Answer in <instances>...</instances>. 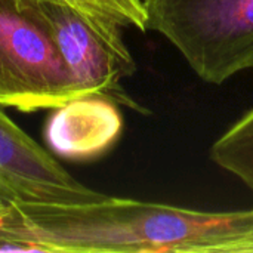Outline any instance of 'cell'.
Segmentation results:
<instances>
[{
    "mask_svg": "<svg viewBox=\"0 0 253 253\" xmlns=\"http://www.w3.org/2000/svg\"><path fill=\"white\" fill-rule=\"evenodd\" d=\"M253 253V209L203 212L117 199L6 203L0 253Z\"/></svg>",
    "mask_w": 253,
    "mask_h": 253,
    "instance_id": "6da1fadb",
    "label": "cell"
},
{
    "mask_svg": "<svg viewBox=\"0 0 253 253\" xmlns=\"http://www.w3.org/2000/svg\"><path fill=\"white\" fill-rule=\"evenodd\" d=\"M145 28L165 36L205 82L253 68V0H142Z\"/></svg>",
    "mask_w": 253,
    "mask_h": 253,
    "instance_id": "7a4b0ae2",
    "label": "cell"
},
{
    "mask_svg": "<svg viewBox=\"0 0 253 253\" xmlns=\"http://www.w3.org/2000/svg\"><path fill=\"white\" fill-rule=\"evenodd\" d=\"M15 1L49 36L82 96L101 95L145 113L122 87V80L136 71V64L117 22L86 16L61 0Z\"/></svg>",
    "mask_w": 253,
    "mask_h": 253,
    "instance_id": "3957f363",
    "label": "cell"
},
{
    "mask_svg": "<svg viewBox=\"0 0 253 253\" xmlns=\"http://www.w3.org/2000/svg\"><path fill=\"white\" fill-rule=\"evenodd\" d=\"M82 96L49 36L15 0H0V107L55 110Z\"/></svg>",
    "mask_w": 253,
    "mask_h": 253,
    "instance_id": "277c9868",
    "label": "cell"
},
{
    "mask_svg": "<svg viewBox=\"0 0 253 253\" xmlns=\"http://www.w3.org/2000/svg\"><path fill=\"white\" fill-rule=\"evenodd\" d=\"M105 196L76 179L0 110V202L77 205Z\"/></svg>",
    "mask_w": 253,
    "mask_h": 253,
    "instance_id": "5b68a950",
    "label": "cell"
},
{
    "mask_svg": "<svg viewBox=\"0 0 253 253\" xmlns=\"http://www.w3.org/2000/svg\"><path fill=\"white\" fill-rule=\"evenodd\" d=\"M44 139L70 160H89L108 151L119 139L123 117L119 104L101 95H83L52 110Z\"/></svg>",
    "mask_w": 253,
    "mask_h": 253,
    "instance_id": "8992f818",
    "label": "cell"
},
{
    "mask_svg": "<svg viewBox=\"0 0 253 253\" xmlns=\"http://www.w3.org/2000/svg\"><path fill=\"white\" fill-rule=\"evenodd\" d=\"M211 159L253 191V108L215 141Z\"/></svg>",
    "mask_w": 253,
    "mask_h": 253,
    "instance_id": "52a82bcc",
    "label": "cell"
},
{
    "mask_svg": "<svg viewBox=\"0 0 253 253\" xmlns=\"http://www.w3.org/2000/svg\"><path fill=\"white\" fill-rule=\"evenodd\" d=\"M61 1L86 16L105 18L117 22L120 27H135L139 31H147L145 9L142 0H61Z\"/></svg>",
    "mask_w": 253,
    "mask_h": 253,
    "instance_id": "ba28073f",
    "label": "cell"
},
{
    "mask_svg": "<svg viewBox=\"0 0 253 253\" xmlns=\"http://www.w3.org/2000/svg\"><path fill=\"white\" fill-rule=\"evenodd\" d=\"M4 215H6V203L0 202V228L4 224Z\"/></svg>",
    "mask_w": 253,
    "mask_h": 253,
    "instance_id": "9c48e42d",
    "label": "cell"
}]
</instances>
